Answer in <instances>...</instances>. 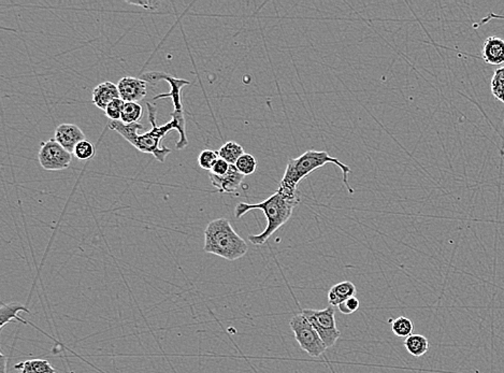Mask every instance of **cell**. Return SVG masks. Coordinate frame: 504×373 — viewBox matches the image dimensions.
Instances as JSON below:
<instances>
[{"mask_svg": "<svg viewBox=\"0 0 504 373\" xmlns=\"http://www.w3.org/2000/svg\"><path fill=\"white\" fill-rule=\"evenodd\" d=\"M146 107H148V121L152 125V129L146 132V134H142V135L138 134V130H142L144 128V125L140 123L130 124L128 125V124H124L123 122L120 121H109L108 126H109L110 129L120 134L126 141L130 142L138 151L142 152V153L150 154L158 162L164 164L166 162L167 156L172 153V150L167 148V146H160V142L166 137L167 134L172 132V130H178V134H180L181 128L178 122L174 121V120L164 124V125L158 126V123H156V111H158V109L150 102H146Z\"/></svg>", "mask_w": 504, "mask_h": 373, "instance_id": "6da1fadb", "label": "cell"}, {"mask_svg": "<svg viewBox=\"0 0 504 373\" xmlns=\"http://www.w3.org/2000/svg\"><path fill=\"white\" fill-rule=\"evenodd\" d=\"M327 164H333L340 168L343 174V183L346 186L349 194H354V190L349 182V174L352 172L351 168L346 164H343L338 158L329 155L326 151H315V150H310L299 157L288 160L278 192L288 198L298 197L297 188L299 183L315 170L324 167Z\"/></svg>", "mask_w": 504, "mask_h": 373, "instance_id": "7a4b0ae2", "label": "cell"}, {"mask_svg": "<svg viewBox=\"0 0 504 373\" xmlns=\"http://www.w3.org/2000/svg\"><path fill=\"white\" fill-rule=\"evenodd\" d=\"M300 202V198H288L282 195L276 190L272 196L267 198L259 204H246V202H239L234 209V216L237 218H242L248 212L252 210H260L264 212L267 218V226L264 232L259 234H251L248 240L255 246H262L268 241L269 238L272 236L276 230H280L283 225L288 222L292 216L295 208Z\"/></svg>", "mask_w": 504, "mask_h": 373, "instance_id": "3957f363", "label": "cell"}, {"mask_svg": "<svg viewBox=\"0 0 504 373\" xmlns=\"http://www.w3.org/2000/svg\"><path fill=\"white\" fill-rule=\"evenodd\" d=\"M204 252L226 260H239L246 255L248 244L239 236L227 218H220L209 223L204 230Z\"/></svg>", "mask_w": 504, "mask_h": 373, "instance_id": "277c9868", "label": "cell"}, {"mask_svg": "<svg viewBox=\"0 0 504 373\" xmlns=\"http://www.w3.org/2000/svg\"><path fill=\"white\" fill-rule=\"evenodd\" d=\"M141 79L148 82V85L156 86L160 81H166L169 83L170 92L166 94H160L155 96L154 100L164 99V98H172L174 102V112L172 113V120L178 122L181 128L180 139L176 142V150H183L188 146V137H186V111L183 107L182 101V90L184 86L190 85V81L184 79H178L174 78L170 74L164 73V72L153 71L146 72L142 74Z\"/></svg>", "mask_w": 504, "mask_h": 373, "instance_id": "5b68a950", "label": "cell"}, {"mask_svg": "<svg viewBox=\"0 0 504 373\" xmlns=\"http://www.w3.org/2000/svg\"><path fill=\"white\" fill-rule=\"evenodd\" d=\"M301 313L314 327L326 348H332L341 337L340 330H338L335 323V307L329 306L324 310L302 309Z\"/></svg>", "mask_w": 504, "mask_h": 373, "instance_id": "8992f818", "label": "cell"}, {"mask_svg": "<svg viewBox=\"0 0 504 373\" xmlns=\"http://www.w3.org/2000/svg\"><path fill=\"white\" fill-rule=\"evenodd\" d=\"M289 326L294 332L295 339L304 352L312 357H319L324 354L325 351L327 350L325 343L302 313H298L293 316L289 322Z\"/></svg>", "mask_w": 504, "mask_h": 373, "instance_id": "52a82bcc", "label": "cell"}, {"mask_svg": "<svg viewBox=\"0 0 504 373\" xmlns=\"http://www.w3.org/2000/svg\"><path fill=\"white\" fill-rule=\"evenodd\" d=\"M40 165L47 171H60L69 168L71 164L72 154L60 146L55 139L41 142L39 154Z\"/></svg>", "mask_w": 504, "mask_h": 373, "instance_id": "ba28073f", "label": "cell"}, {"mask_svg": "<svg viewBox=\"0 0 504 373\" xmlns=\"http://www.w3.org/2000/svg\"><path fill=\"white\" fill-rule=\"evenodd\" d=\"M148 82L141 78L125 77L118 81L120 99L124 102H139L148 94Z\"/></svg>", "mask_w": 504, "mask_h": 373, "instance_id": "9c48e42d", "label": "cell"}, {"mask_svg": "<svg viewBox=\"0 0 504 373\" xmlns=\"http://www.w3.org/2000/svg\"><path fill=\"white\" fill-rule=\"evenodd\" d=\"M54 139L72 154L76 146L85 140V135L79 126L74 124H60L56 128Z\"/></svg>", "mask_w": 504, "mask_h": 373, "instance_id": "30bf717a", "label": "cell"}, {"mask_svg": "<svg viewBox=\"0 0 504 373\" xmlns=\"http://www.w3.org/2000/svg\"><path fill=\"white\" fill-rule=\"evenodd\" d=\"M209 176L211 183L218 192H229V194L237 192L244 180V176L239 172L234 165H230L228 172L224 176H216L209 172Z\"/></svg>", "mask_w": 504, "mask_h": 373, "instance_id": "8fae6325", "label": "cell"}, {"mask_svg": "<svg viewBox=\"0 0 504 373\" xmlns=\"http://www.w3.org/2000/svg\"><path fill=\"white\" fill-rule=\"evenodd\" d=\"M482 58L489 65L504 64V40L495 36L488 37L484 42Z\"/></svg>", "mask_w": 504, "mask_h": 373, "instance_id": "7c38bea8", "label": "cell"}, {"mask_svg": "<svg viewBox=\"0 0 504 373\" xmlns=\"http://www.w3.org/2000/svg\"><path fill=\"white\" fill-rule=\"evenodd\" d=\"M118 98H120L118 84L112 83V82H102L94 88L92 101L96 107L104 111L108 107V104Z\"/></svg>", "mask_w": 504, "mask_h": 373, "instance_id": "4fadbf2b", "label": "cell"}, {"mask_svg": "<svg viewBox=\"0 0 504 373\" xmlns=\"http://www.w3.org/2000/svg\"><path fill=\"white\" fill-rule=\"evenodd\" d=\"M356 286L351 281H343V282L335 284L328 292V302L330 306L338 307L339 304L344 302L345 300L356 296Z\"/></svg>", "mask_w": 504, "mask_h": 373, "instance_id": "5bb4252c", "label": "cell"}, {"mask_svg": "<svg viewBox=\"0 0 504 373\" xmlns=\"http://www.w3.org/2000/svg\"><path fill=\"white\" fill-rule=\"evenodd\" d=\"M20 312L30 313V311L28 310L27 307L23 306L20 302H14V304L1 302V307H0V330H3L6 325L14 322V321L27 324L26 321L19 316Z\"/></svg>", "mask_w": 504, "mask_h": 373, "instance_id": "9a60e30c", "label": "cell"}, {"mask_svg": "<svg viewBox=\"0 0 504 373\" xmlns=\"http://www.w3.org/2000/svg\"><path fill=\"white\" fill-rule=\"evenodd\" d=\"M405 348L414 357H421L428 352L429 341L423 335L412 334L405 338Z\"/></svg>", "mask_w": 504, "mask_h": 373, "instance_id": "2e32d148", "label": "cell"}, {"mask_svg": "<svg viewBox=\"0 0 504 373\" xmlns=\"http://www.w3.org/2000/svg\"><path fill=\"white\" fill-rule=\"evenodd\" d=\"M244 154V150L240 144L234 141H228L223 144L218 150L220 158L228 162L229 165H236L239 158Z\"/></svg>", "mask_w": 504, "mask_h": 373, "instance_id": "e0dca14e", "label": "cell"}, {"mask_svg": "<svg viewBox=\"0 0 504 373\" xmlns=\"http://www.w3.org/2000/svg\"><path fill=\"white\" fill-rule=\"evenodd\" d=\"M142 114H144V109H142L141 104L138 102H125L122 116H120V122L128 124V125L139 123Z\"/></svg>", "mask_w": 504, "mask_h": 373, "instance_id": "ac0fdd59", "label": "cell"}, {"mask_svg": "<svg viewBox=\"0 0 504 373\" xmlns=\"http://www.w3.org/2000/svg\"><path fill=\"white\" fill-rule=\"evenodd\" d=\"M413 328H414V325L410 318H405V316H399L398 318H396L391 322V330L399 338H407L411 336Z\"/></svg>", "mask_w": 504, "mask_h": 373, "instance_id": "d6986e66", "label": "cell"}, {"mask_svg": "<svg viewBox=\"0 0 504 373\" xmlns=\"http://www.w3.org/2000/svg\"><path fill=\"white\" fill-rule=\"evenodd\" d=\"M257 165H258V162L252 154L244 153L239 158L234 166L241 174L246 176L254 174L256 171Z\"/></svg>", "mask_w": 504, "mask_h": 373, "instance_id": "ffe728a7", "label": "cell"}, {"mask_svg": "<svg viewBox=\"0 0 504 373\" xmlns=\"http://www.w3.org/2000/svg\"><path fill=\"white\" fill-rule=\"evenodd\" d=\"M23 363L26 368L29 369L33 373H57L56 369L50 364L49 360H31Z\"/></svg>", "mask_w": 504, "mask_h": 373, "instance_id": "44dd1931", "label": "cell"}, {"mask_svg": "<svg viewBox=\"0 0 504 373\" xmlns=\"http://www.w3.org/2000/svg\"><path fill=\"white\" fill-rule=\"evenodd\" d=\"M220 155L218 152L213 151V150H204L198 156V165L206 171H211L218 162Z\"/></svg>", "mask_w": 504, "mask_h": 373, "instance_id": "7402d4cb", "label": "cell"}, {"mask_svg": "<svg viewBox=\"0 0 504 373\" xmlns=\"http://www.w3.org/2000/svg\"><path fill=\"white\" fill-rule=\"evenodd\" d=\"M491 91L495 97L504 102V68H500L493 74L491 81Z\"/></svg>", "mask_w": 504, "mask_h": 373, "instance_id": "603a6c76", "label": "cell"}, {"mask_svg": "<svg viewBox=\"0 0 504 373\" xmlns=\"http://www.w3.org/2000/svg\"><path fill=\"white\" fill-rule=\"evenodd\" d=\"M124 104H125V102L120 99V98H118V99H114L113 101L110 102V104H108V107L104 110V114H106V118H109L110 121H120Z\"/></svg>", "mask_w": 504, "mask_h": 373, "instance_id": "cb8c5ba5", "label": "cell"}, {"mask_svg": "<svg viewBox=\"0 0 504 373\" xmlns=\"http://www.w3.org/2000/svg\"><path fill=\"white\" fill-rule=\"evenodd\" d=\"M74 156L81 160H88L95 155V148L88 140L80 142L74 151Z\"/></svg>", "mask_w": 504, "mask_h": 373, "instance_id": "d4e9b609", "label": "cell"}, {"mask_svg": "<svg viewBox=\"0 0 504 373\" xmlns=\"http://www.w3.org/2000/svg\"><path fill=\"white\" fill-rule=\"evenodd\" d=\"M359 307H360V302H359L358 298L355 296L349 298V300H345L342 304H339L338 309L342 314L349 316V314H353V313L358 311Z\"/></svg>", "mask_w": 504, "mask_h": 373, "instance_id": "484cf974", "label": "cell"}, {"mask_svg": "<svg viewBox=\"0 0 504 373\" xmlns=\"http://www.w3.org/2000/svg\"><path fill=\"white\" fill-rule=\"evenodd\" d=\"M127 3L132 6H139V7L144 8V9L148 10V11H156L160 9V6L164 5L162 1L160 0H144V1H127Z\"/></svg>", "mask_w": 504, "mask_h": 373, "instance_id": "4316f807", "label": "cell"}, {"mask_svg": "<svg viewBox=\"0 0 504 373\" xmlns=\"http://www.w3.org/2000/svg\"><path fill=\"white\" fill-rule=\"evenodd\" d=\"M229 168H230V165H229L228 162H225L222 158H218V162H216V165L210 172L216 174V176H224L228 172Z\"/></svg>", "mask_w": 504, "mask_h": 373, "instance_id": "83f0119b", "label": "cell"}, {"mask_svg": "<svg viewBox=\"0 0 504 373\" xmlns=\"http://www.w3.org/2000/svg\"><path fill=\"white\" fill-rule=\"evenodd\" d=\"M493 19L504 20V15H501V14L489 13L488 14L487 17H486L485 19L482 20V21L479 22V24H475V27H479V26L483 25V24L487 23V22H489L491 21V20Z\"/></svg>", "mask_w": 504, "mask_h": 373, "instance_id": "f1b7e54d", "label": "cell"}, {"mask_svg": "<svg viewBox=\"0 0 504 373\" xmlns=\"http://www.w3.org/2000/svg\"><path fill=\"white\" fill-rule=\"evenodd\" d=\"M8 357L0 351V373H7Z\"/></svg>", "mask_w": 504, "mask_h": 373, "instance_id": "f546056e", "label": "cell"}, {"mask_svg": "<svg viewBox=\"0 0 504 373\" xmlns=\"http://www.w3.org/2000/svg\"><path fill=\"white\" fill-rule=\"evenodd\" d=\"M20 373H22V372H20Z\"/></svg>", "mask_w": 504, "mask_h": 373, "instance_id": "4dcf8cb0", "label": "cell"}]
</instances>
